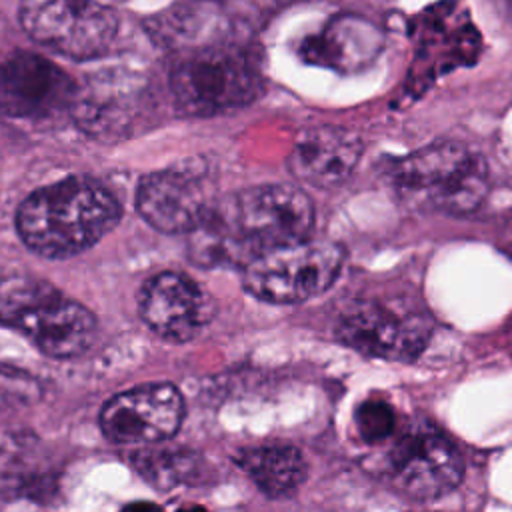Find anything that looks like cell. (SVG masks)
<instances>
[{"mask_svg": "<svg viewBox=\"0 0 512 512\" xmlns=\"http://www.w3.org/2000/svg\"><path fill=\"white\" fill-rule=\"evenodd\" d=\"M314 206L296 186L262 184L216 204L208 220L192 232L198 264H240L256 256L308 240Z\"/></svg>", "mask_w": 512, "mask_h": 512, "instance_id": "cell-1", "label": "cell"}, {"mask_svg": "<svg viewBox=\"0 0 512 512\" xmlns=\"http://www.w3.org/2000/svg\"><path fill=\"white\" fill-rule=\"evenodd\" d=\"M120 216L122 206L106 186L72 176L32 192L16 212V230L36 254L68 258L94 246Z\"/></svg>", "mask_w": 512, "mask_h": 512, "instance_id": "cell-2", "label": "cell"}, {"mask_svg": "<svg viewBox=\"0 0 512 512\" xmlns=\"http://www.w3.org/2000/svg\"><path fill=\"white\" fill-rule=\"evenodd\" d=\"M0 322L52 358L86 352L98 330L88 308L32 274L0 278Z\"/></svg>", "mask_w": 512, "mask_h": 512, "instance_id": "cell-3", "label": "cell"}, {"mask_svg": "<svg viewBox=\"0 0 512 512\" xmlns=\"http://www.w3.org/2000/svg\"><path fill=\"white\" fill-rule=\"evenodd\" d=\"M170 88L182 110L214 114L256 100L264 80L252 52L226 42L182 52L170 70Z\"/></svg>", "mask_w": 512, "mask_h": 512, "instance_id": "cell-4", "label": "cell"}, {"mask_svg": "<svg viewBox=\"0 0 512 512\" xmlns=\"http://www.w3.org/2000/svg\"><path fill=\"white\" fill-rule=\"evenodd\" d=\"M392 180L404 196L462 216L486 198L488 166L458 142H434L400 158L392 168Z\"/></svg>", "mask_w": 512, "mask_h": 512, "instance_id": "cell-5", "label": "cell"}, {"mask_svg": "<svg viewBox=\"0 0 512 512\" xmlns=\"http://www.w3.org/2000/svg\"><path fill=\"white\" fill-rule=\"evenodd\" d=\"M344 252L326 240L268 250L244 266L242 286L270 304H298L326 292L338 278Z\"/></svg>", "mask_w": 512, "mask_h": 512, "instance_id": "cell-6", "label": "cell"}, {"mask_svg": "<svg viewBox=\"0 0 512 512\" xmlns=\"http://www.w3.org/2000/svg\"><path fill=\"white\" fill-rule=\"evenodd\" d=\"M382 474L402 496L434 500L460 484L464 462L442 430L426 420H412L384 452Z\"/></svg>", "mask_w": 512, "mask_h": 512, "instance_id": "cell-7", "label": "cell"}, {"mask_svg": "<svg viewBox=\"0 0 512 512\" xmlns=\"http://www.w3.org/2000/svg\"><path fill=\"white\" fill-rule=\"evenodd\" d=\"M18 18L34 42L74 60L106 54L118 32V14L98 2H26Z\"/></svg>", "mask_w": 512, "mask_h": 512, "instance_id": "cell-8", "label": "cell"}, {"mask_svg": "<svg viewBox=\"0 0 512 512\" xmlns=\"http://www.w3.org/2000/svg\"><path fill=\"white\" fill-rule=\"evenodd\" d=\"M336 336L360 354L410 362L426 348L432 318L422 310H400L378 298H360L340 312Z\"/></svg>", "mask_w": 512, "mask_h": 512, "instance_id": "cell-9", "label": "cell"}, {"mask_svg": "<svg viewBox=\"0 0 512 512\" xmlns=\"http://www.w3.org/2000/svg\"><path fill=\"white\" fill-rule=\"evenodd\" d=\"M184 418L176 386L142 384L110 398L100 412L102 434L116 444L152 446L172 438Z\"/></svg>", "mask_w": 512, "mask_h": 512, "instance_id": "cell-10", "label": "cell"}, {"mask_svg": "<svg viewBox=\"0 0 512 512\" xmlns=\"http://www.w3.org/2000/svg\"><path fill=\"white\" fill-rule=\"evenodd\" d=\"M216 204L206 176L188 168L146 174L136 192L140 216L164 234L196 232Z\"/></svg>", "mask_w": 512, "mask_h": 512, "instance_id": "cell-11", "label": "cell"}, {"mask_svg": "<svg viewBox=\"0 0 512 512\" xmlns=\"http://www.w3.org/2000/svg\"><path fill=\"white\" fill-rule=\"evenodd\" d=\"M72 78L34 52H16L0 62V114L12 118L48 116L72 104Z\"/></svg>", "mask_w": 512, "mask_h": 512, "instance_id": "cell-12", "label": "cell"}, {"mask_svg": "<svg viewBox=\"0 0 512 512\" xmlns=\"http://www.w3.org/2000/svg\"><path fill=\"white\" fill-rule=\"evenodd\" d=\"M138 308L146 326L172 342L196 338L214 314L206 290L180 272L148 278L138 294Z\"/></svg>", "mask_w": 512, "mask_h": 512, "instance_id": "cell-13", "label": "cell"}, {"mask_svg": "<svg viewBox=\"0 0 512 512\" xmlns=\"http://www.w3.org/2000/svg\"><path fill=\"white\" fill-rule=\"evenodd\" d=\"M76 124L98 140L124 138L138 124L144 110V92L136 78L122 72H100L72 98Z\"/></svg>", "mask_w": 512, "mask_h": 512, "instance_id": "cell-14", "label": "cell"}, {"mask_svg": "<svg viewBox=\"0 0 512 512\" xmlns=\"http://www.w3.org/2000/svg\"><path fill=\"white\" fill-rule=\"evenodd\" d=\"M362 148V138L350 128L314 126L294 140L288 168L298 180L314 188H336L352 176Z\"/></svg>", "mask_w": 512, "mask_h": 512, "instance_id": "cell-15", "label": "cell"}, {"mask_svg": "<svg viewBox=\"0 0 512 512\" xmlns=\"http://www.w3.org/2000/svg\"><path fill=\"white\" fill-rule=\"evenodd\" d=\"M58 486L52 452L30 430H0V496L46 502Z\"/></svg>", "mask_w": 512, "mask_h": 512, "instance_id": "cell-16", "label": "cell"}, {"mask_svg": "<svg viewBox=\"0 0 512 512\" xmlns=\"http://www.w3.org/2000/svg\"><path fill=\"white\" fill-rule=\"evenodd\" d=\"M382 48L380 30L366 18L342 14L320 32L306 36L298 54L302 60L340 72H354L376 58Z\"/></svg>", "mask_w": 512, "mask_h": 512, "instance_id": "cell-17", "label": "cell"}, {"mask_svg": "<svg viewBox=\"0 0 512 512\" xmlns=\"http://www.w3.org/2000/svg\"><path fill=\"white\" fill-rule=\"evenodd\" d=\"M150 34L180 54L232 42L226 16L212 4H174L150 20Z\"/></svg>", "mask_w": 512, "mask_h": 512, "instance_id": "cell-18", "label": "cell"}, {"mask_svg": "<svg viewBox=\"0 0 512 512\" xmlns=\"http://www.w3.org/2000/svg\"><path fill=\"white\" fill-rule=\"evenodd\" d=\"M234 462L254 486L272 500L296 494L308 476V462L292 444L240 448L234 454Z\"/></svg>", "mask_w": 512, "mask_h": 512, "instance_id": "cell-19", "label": "cell"}, {"mask_svg": "<svg viewBox=\"0 0 512 512\" xmlns=\"http://www.w3.org/2000/svg\"><path fill=\"white\" fill-rule=\"evenodd\" d=\"M130 464L158 490L202 484L210 474L204 458L186 448H140L130 454Z\"/></svg>", "mask_w": 512, "mask_h": 512, "instance_id": "cell-20", "label": "cell"}, {"mask_svg": "<svg viewBox=\"0 0 512 512\" xmlns=\"http://www.w3.org/2000/svg\"><path fill=\"white\" fill-rule=\"evenodd\" d=\"M360 438L368 444L388 440L396 430V414L386 400H364L354 412Z\"/></svg>", "mask_w": 512, "mask_h": 512, "instance_id": "cell-21", "label": "cell"}, {"mask_svg": "<svg viewBox=\"0 0 512 512\" xmlns=\"http://www.w3.org/2000/svg\"><path fill=\"white\" fill-rule=\"evenodd\" d=\"M120 512H162V508L156 502L150 500H138V502H130L126 504Z\"/></svg>", "mask_w": 512, "mask_h": 512, "instance_id": "cell-22", "label": "cell"}, {"mask_svg": "<svg viewBox=\"0 0 512 512\" xmlns=\"http://www.w3.org/2000/svg\"><path fill=\"white\" fill-rule=\"evenodd\" d=\"M176 512H210V510L204 508V506H200V504H184V506H180Z\"/></svg>", "mask_w": 512, "mask_h": 512, "instance_id": "cell-23", "label": "cell"}]
</instances>
